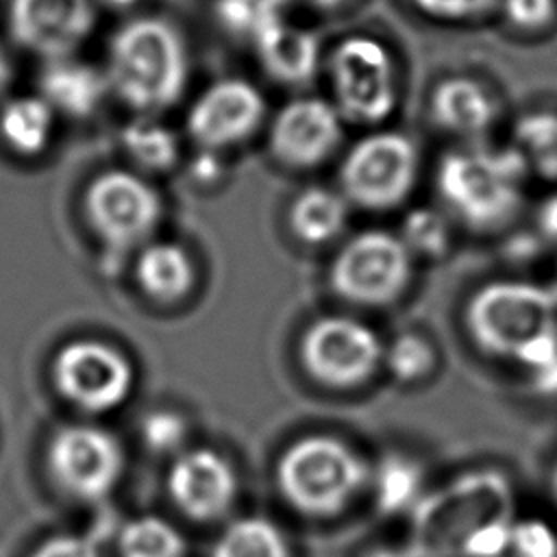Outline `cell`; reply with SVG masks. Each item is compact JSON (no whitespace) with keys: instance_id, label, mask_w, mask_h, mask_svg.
I'll return each mask as SVG.
<instances>
[{"instance_id":"1","label":"cell","mask_w":557,"mask_h":557,"mask_svg":"<svg viewBox=\"0 0 557 557\" xmlns=\"http://www.w3.org/2000/svg\"><path fill=\"white\" fill-rule=\"evenodd\" d=\"M416 557H503L516 522V492L498 468H472L416 505Z\"/></svg>"},{"instance_id":"2","label":"cell","mask_w":557,"mask_h":557,"mask_svg":"<svg viewBox=\"0 0 557 557\" xmlns=\"http://www.w3.org/2000/svg\"><path fill=\"white\" fill-rule=\"evenodd\" d=\"M463 326L487 357L533 374L557 363V298L529 281H490L466 302Z\"/></svg>"},{"instance_id":"3","label":"cell","mask_w":557,"mask_h":557,"mask_svg":"<svg viewBox=\"0 0 557 557\" xmlns=\"http://www.w3.org/2000/svg\"><path fill=\"white\" fill-rule=\"evenodd\" d=\"M187 74L185 39L165 17H133L109 37V91L137 115L154 117L174 107L185 91Z\"/></svg>"},{"instance_id":"4","label":"cell","mask_w":557,"mask_h":557,"mask_svg":"<svg viewBox=\"0 0 557 557\" xmlns=\"http://www.w3.org/2000/svg\"><path fill=\"white\" fill-rule=\"evenodd\" d=\"M520 154L468 146L442 154L435 168V189L446 211L472 231H498L522 207L524 178Z\"/></svg>"},{"instance_id":"5","label":"cell","mask_w":557,"mask_h":557,"mask_svg":"<svg viewBox=\"0 0 557 557\" xmlns=\"http://www.w3.org/2000/svg\"><path fill=\"white\" fill-rule=\"evenodd\" d=\"M274 481L300 516L335 518L368 490L370 461L342 437L311 433L285 446Z\"/></svg>"},{"instance_id":"6","label":"cell","mask_w":557,"mask_h":557,"mask_svg":"<svg viewBox=\"0 0 557 557\" xmlns=\"http://www.w3.org/2000/svg\"><path fill=\"white\" fill-rule=\"evenodd\" d=\"M83 211L109 257L122 259L154 239L165 205L146 174L133 168H111L85 187Z\"/></svg>"},{"instance_id":"7","label":"cell","mask_w":557,"mask_h":557,"mask_svg":"<svg viewBox=\"0 0 557 557\" xmlns=\"http://www.w3.org/2000/svg\"><path fill=\"white\" fill-rule=\"evenodd\" d=\"M418 170L420 154L411 137L389 128L370 131L344 152L339 191L355 207L389 211L411 196Z\"/></svg>"},{"instance_id":"8","label":"cell","mask_w":557,"mask_h":557,"mask_svg":"<svg viewBox=\"0 0 557 557\" xmlns=\"http://www.w3.org/2000/svg\"><path fill=\"white\" fill-rule=\"evenodd\" d=\"M413 261L398 233L366 228L337 248L329 283L348 305L387 307L409 289Z\"/></svg>"},{"instance_id":"9","label":"cell","mask_w":557,"mask_h":557,"mask_svg":"<svg viewBox=\"0 0 557 557\" xmlns=\"http://www.w3.org/2000/svg\"><path fill=\"white\" fill-rule=\"evenodd\" d=\"M333 104L344 122L383 124L398 104V76L389 48L370 35H348L326 61Z\"/></svg>"},{"instance_id":"10","label":"cell","mask_w":557,"mask_h":557,"mask_svg":"<svg viewBox=\"0 0 557 557\" xmlns=\"http://www.w3.org/2000/svg\"><path fill=\"white\" fill-rule=\"evenodd\" d=\"M52 485L76 503H100L122 481L126 455L120 440L96 422H70L52 431L44 453Z\"/></svg>"},{"instance_id":"11","label":"cell","mask_w":557,"mask_h":557,"mask_svg":"<svg viewBox=\"0 0 557 557\" xmlns=\"http://www.w3.org/2000/svg\"><path fill=\"white\" fill-rule=\"evenodd\" d=\"M57 394L85 416L120 409L135 389V366L124 350L98 337H76L50 361Z\"/></svg>"},{"instance_id":"12","label":"cell","mask_w":557,"mask_h":557,"mask_svg":"<svg viewBox=\"0 0 557 557\" xmlns=\"http://www.w3.org/2000/svg\"><path fill=\"white\" fill-rule=\"evenodd\" d=\"M383 339L352 315H320L307 324L298 344L302 370L326 389L348 392L368 383L383 368Z\"/></svg>"},{"instance_id":"13","label":"cell","mask_w":557,"mask_h":557,"mask_svg":"<svg viewBox=\"0 0 557 557\" xmlns=\"http://www.w3.org/2000/svg\"><path fill=\"white\" fill-rule=\"evenodd\" d=\"M268 104L246 78L211 83L189 107L185 128L200 150L224 152L248 141L263 124Z\"/></svg>"},{"instance_id":"14","label":"cell","mask_w":557,"mask_h":557,"mask_svg":"<svg viewBox=\"0 0 557 557\" xmlns=\"http://www.w3.org/2000/svg\"><path fill=\"white\" fill-rule=\"evenodd\" d=\"M165 490L172 505L194 522L228 516L239 494V476L226 455L211 446H187L170 459Z\"/></svg>"},{"instance_id":"15","label":"cell","mask_w":557,"mask_h":557,"mask_svg":"<svg viewBox=\"0 0 557 557\" xmlns=\"http://www.w3.org/2000/svg\"><path fill=\"white\" fill-rule=\"evenodd\" d=\"M344 137V117L333 102L300 96L272 117L268 141L272 157L294 170H311L329 161Z\"/></svg>"},{"instance_id":"16","label":"cell","mask_w":557,"mask_h":557,"mask_svg":"<svg viewBox=\"0 0 557 557\" xmlns=\"http://www.w3.org/2000/svg\"><path fill=\"white\" fill-rule=\"evenodd\" d=\"M96 24L94 0H11L13 39L48 61L70 59Z\"/></svg>"},{"instance_id":"17","label":"cell","mask_w":557,"mask_h":557,"mask_svg":"<svg viewBox=\"0 0 557 557\" xmlns=\"http://www.w3.org/2000/svg\"><path fill=\"white\" fill-rule=\"evenodd\" d=\"M257 59L276 83L300 87L311 83L320 65L318 37L283 15L270 17L252 33Z\"/></svg>"},{"instance_id":"18","label":"cell","mask_w":557,"mask_h":557,"mask_svg":"<svg viewBox=\"0 0 557 557\" xmlns=\"http://www.w3.org/2000/svg\"><path fill=\"white\" fill-rule=\"evenodd\" d=\"M429 113L440 131L472 141L492 131L498 104L479 81L448 76L435 85L429 98Z\"/></svg>"},{"instance_id":"19","label":"cell","mask_w":557,"mask_h":557,"mask_svg":"<svg viewBox=\"0 0 557 557\" xmlns=\"http://www.w3.org/2000/svg\"><path fill=\"white\" fill-rule=\"evenodd\" d=\"M139 292L154 305H178L196 287V263L187 248L168 239H150L133 255Z\"/></svg>"},{"instance_id":"20","label":"cell","mask_w":557,"mask_h":557,"mask_svg":"<svg viewBox=\"0 0 557 557\" xmlns=\"http://www.w3.org/2000/svg\"><path fill=\"white\" fill-rule=\"evenodd\" d=\"M109 94L104 72L94 65L59 59L50 61L39 76V96L54 113L83 120L94 115Z\"/></svg>"},{"instance_id":"21","label":"cell","mask_w":557,"mask_h":557,"mask_svg":"<svg viewBox=\"0 0 557 557\" xmlns=\"http://www.w3.org/2000/svg\"><path fill=\"white\" fill-rule=\"evenodd\" d=\"M350 202L339 189L311 185L294 196L287 209L292 235L307 246L335 242L348 226Z\"/></svg>"},{"instance_id":"22","label":"cell","mask_w":557,"mask_h":557,"mask_svg":"<svg viewBox=\"0 0 557 557\" xmlns=\"http://www.w3.org/2000/svg\"><path fill=\"white\" fill-rule=\"evenodd\" d=\"M54 109L39 96H15L0 107V141L22 159L39 157L54 135Z\"/></svg>"},{"instance_id":"23","label":"cell","mask_w":557,"mask_h":557,"mask_svg":"<svg viewBox=\"0 0 557 557\" xmlns=\"http://www.w3.org/2000/svg\"><path fill=\"white\" fill-rule=\"evenodd\" d=\"M368 487L381 513L398 516L413 511L424 492V468L418 459L389 450L376 463H370Z\"/></svg>"},{"instance_id":"24","label":"cell","mask_w":557,"mask_h":557,"mask_svg":"<svg viewBox=\"0 0 557 557\" xmlns=\"http://www.w3.org/2000/svg\"><path fill=\"white\" fill-rule=\"evenodd\" d=\"M120 144L133 170L141 174H163L178 165L181 141L176 133L150 115H137L122 133Z\"/></svg>"},{"instance_id":"25","label":"cell","mask_w":557,"mask_h":557,"mask_svg":"<svg viewBox=\"0 0 557 557\" xmlns=\"http://www.w3.org/2000/svg\"><path fill=\"white\" fill-rule=\"evenodd\" d=\"M209 557H294L289 537L272 518H233L215 537Z\"/></svg>"},{"instance_id":"26","label":"cell","mask_w":557,"mask_h":557,"mask_svg":"<svg viewBox=\"0 0 557 557\" xmlns=\"http://www.w3.org/2000/svg\"><path fill=\"white\" fill-rule=\"evenodd\" d=\"M115 553L117 557H187V540L168 518L141 513L117 529Z\"/></svg>"},{"instance_id":"27","label":"cell","mask_w":557,"mask_h":557,"mask_svg":"<svg viewBox=\"0 0 557 557\" xmlns=\"http://www.w3.org/2000/svg\"><path fill=\"white\" fill-rule=\"evenodd\" d=\"M511 148L520 154L529 174L557 181V113L533 111L513 126Z\"/></svg>"},{"instance_id":"28","label":"cell","mask_w":557,"mask_h":557,"mask_svg":"<svg viewBox=\"0 0 557 557\" xmlns=\"http://www.w3.org/2000/svg\"><path fill=\"white\" fill-rule=\"evenodd\" d=\"M440 363L437 348L431 337L418 331H403L383 348V368L403 385L426 381Z\"/></svg>"},{"instance_id":"29","label":"cell","mask_w":557,"mask_h":557,"mask_svg":"<svg viewBox=\"0 0 557 557\" xmlns=\"http://www.w3.org/2000/svg\"><path fill=\"white\" fill-rule=\"evenodd\" d=\"M398 237L413 259H444L453 246L450 215L433 207H416L405 215Z\"/></svg>"},{"instance_id":"30","label":"cell","mask_w":557,"mask_h":557,"mask_svg":"<svg viewBox=\"0 0 557 557\" xmlns=\"http://www.w3.org/2000/svg\"><path fill=\"white\" fill-rule=\"evenodd\" d=\"M139 433L148 450L172 459L183 448H187L189 422L176 409H154L141 418Z\"/></svg>"},{"instance_id":"31","label":"cell","mask_w":557,"mask_h":557,"mask_svg":"<svg viewBox=\"0 0 557 557\" xmlns=\"http://www.w3.org/2000/svg\"><path fill=\"white\" fill-rule=\"evenodd\" d=\"M503 557H557V531L542 518H516Z\"/></svg>"},{"instance_id":"32","label":"cell","mask_w":557,"mask_h":557,"mask_svg":"<svg viewBox=\"0 0 557 557\" xmlns=\"http://www.w3.org/2000/svg\"><path fill=\"white\" fill-rule=\"evenodd\" d=\"M505 20L522 30L548 26L557 15V0H498Z\"/></svg>"},{"instance_id":"33","label":"cell","mask_w":557,"mask_h":557,"mask_svg":"<svg viewBox=\"0 0 557 557\" xmlns=\"http://www.w3.org/2000/svg\"><path fill=\"white\" fill-rule=\"evenodd\" d=\"M411 4L433 20L463 22L494 11L498 0H411Z\"/></svg>"},{"instance_id":"34","label":"cell","mask_w":557,"mask_h":557,"mask_svg":"<svg viewBox=\"0 0 557 557\" xmlns=\"http://www.w3.org/2000/svg\"><path fill=\"white\" fill-rule=\"evenodd\" d=\"M28 557H102V553L89 535L54 533L44 537Z\"/></svg>"},{"instance_id":"35","label":"cell","mask_w":557,"mask_h":557,"mask_svg":"<svg viewBox=\"0 0 557 557\" xmlns=\"http://www.w3.org/2000/svg\"><path fill=\"white\" fill-rule=\"evenodd\" d=\"M189 172H191V181L200 187L218 185L222 181V172H224V165L220 161V152L200 150V154L191 161Z\"/></svg>"},{"instance_id":"36","label":"cell","mask_w":557,"mask_h":557,"mask_svg":"<svg viewBox=\"0 0 557 557\" xmlns=\"http://www.w3.org/2000/svg\"><path fill=\"white\" fill-rule=\"evenodd\" d=\"M537 231L544 239L557 244V191L542 200L537 209Z\"/></svg>"},{"instance_id":"37","label":"cell","mask_w":557,"mask_h":557,"mask_svg":"<svg viewBox=\"0 0 557 557\" xmlns=\"http://www.w3.org/2000/svg\"><path fill=\"white\" fill-rule=\"evenodd\" d=\"M361 557H416L413 550L407 546H389V544H381V546H372L368 548Z\"/></svg>"},{"instance_id":"38","label":"cell","mask_w":557,"mask_h":557,"mask_svg":"<svg viewBox=\"0 0 557 557\" xmlns=\"http://www.w3.org/2000/svg\"><path fill=\"white\" fill-rule=\"evenodd\" d=\"M11 78H13V67H11V61H9V57L4 54V50L0 46V96L11 85Z\"/></svg>"},{"instance_id":"39","label":"cell","mask_w":557,"mask_h":557,"mask_svg":"<svg viewBox=\"0 0 557 557\" xmlns=\"http://www.w3.org/2000/svg\"><path fill=\"white\" fill-rule=\"evenodd\" d=\"M302 2L318 9V11H337V9L346 7L352 0H302Z\"/></svg>"},{"instance_id":"40","label":"cell","mask_w":557,"mask_h":557,"mask_svg":"<svg viewBox=\"0 0 557 557\" xmlns=\"http://www.w3.org/2000/svg\"><path fill=\"white\" fill-rule=\"evenodd\" d=\"M550 492H553V498L557 500V461H555V466L550 470Z\"/></svg>"},{"instance_id":"41","label":"cell","mask_w":557,"mask_h":557,"mask_svg":"<svg viewBox=\"0 0 557 557\" xmlns=\"http://www.w3.org/2000/svg\"><path fill=\"white\" fill-rule=\"evenodd\" d=\"M550 292H553V296L557 298V263H555V272H553V278H550V287H548Z\"/></svg>"}]
</instances>
